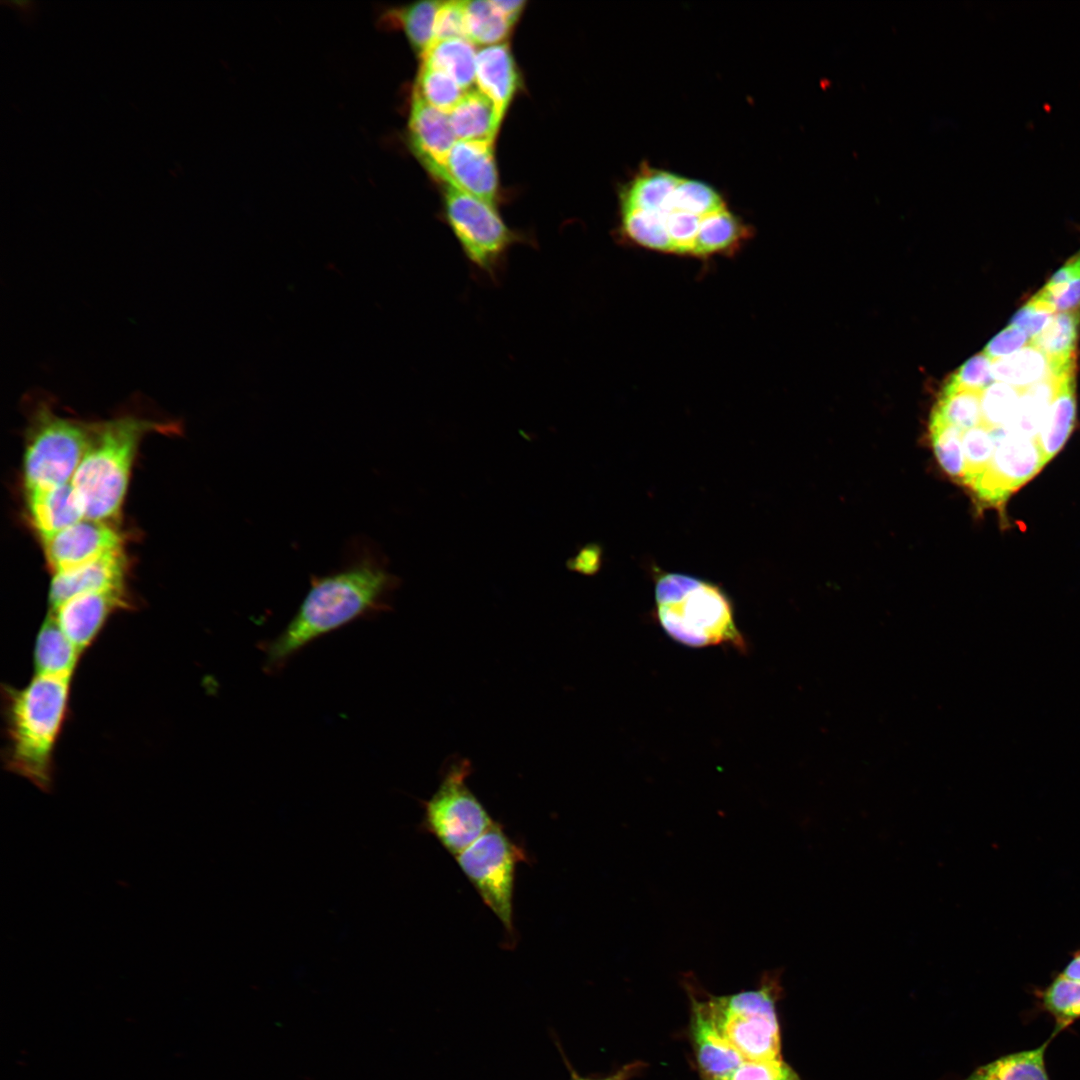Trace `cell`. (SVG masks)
Returning a JSON list of instances; mask_svg holds the SVG:
<instances>
[{
    "label": "cell",
    "mask_w": 1080,
    "mask_h": 1080,
    "mask_svg": "<svg viewBox=\"0 0 1080 1080\" xmlns=\"http://www.w3.org/2000/svg\"><path fill=\"white\" fill-rule=\"evenodd\" d=\"M399 586V577L375 544L352 542L341 567L310 578L309 590L285 628L258 644L264 672L275 675L318 638L391 610Z\"/></svg>",
    "instance_id": "6da1fadb"
},
{
    "label": "cell",
    "mask_w": 1080,
    "mask_h": 1080,
    "mask_svg": "<svg viewBox=\"0 0 1080 1080\" xmlns=\"http://www.w3.org/2000/svg\"><path fill=\"white\" fill-rule=\"evenodd\" d=\"M73 675L34 673L21 688L1 689L3 762L43 792L53 786L54 752L69 711Z\"/></svg>",
    "instance_id": "7a4b0ae2"
},
{
    "label": "cell",
    "mask_w": 1080,
    "mask_h": 1080,
    "mask_svg": "<svg viewBox=\"0 0 1080 1080\" xmlns=\"http://www.w3.org/2000/svg\"><path fill=\"white\" fill-rule=\"evenodd\" d=\"M175 429V424L135 414L97 422L90 445L71 479L85 518L108 523L116 520L141 440L151 432Z\"/></svg>",
    "instance_id": "3957f363"
},
{
    "label": "cell",
    "mask_w": 1080,
    "mask_h": 1080,
    "mask_svg": "<svg viewBox=\"0 0 1080 1080\" xmlns=\"http://www.w3.org/2000/svg\"><path fill=\"white\" fill-rule=\"evenodd\" d=\"M656 617L675 641L692 648H745L731 600L720 585L688 574L655 570Z\"/></svg>",
    "instance_id": "277c9868"
},
{
    "label": "cell",
    "mask_w": 1080,
    "mask_h": 1080,
    "mask_svg": "<svg viewBox=\"0 0 1080 1080\" xmlns=\"http://www.w3.org/2000/svg\"><path fill=\"white\" fill-rule=\"evenodd\" d=\"M25 408L28 416L23 460L26 491L71 482L90 445L97 422L59 415L53 399L41 391L32 392L25 398Z\"/></svg>",
    "instance_id": "5b68a950"
},
{
    "label": "cell",
    "mask_w": 1080,
    "mask_h": 1080,
    "mask_svg": "<svg viewBox=\"0 0 1080 1080\" xmlns=\"http://www.w3.org/2000/svg\"><path fill=\"white\" fill-rule=\"evenodd\" d=\"M443 217L473 271L496 282L516 244L529 238L511 229L494 205L443 183Z\"/></svg>",
    "instance_id": "8992f818"
},
{
    "label": "cell",
    "mask_w": 1080,
    "mask_h": 1080,
    "mask_svg": "<svg viewBox=\"0 0 1080 1080\" xmlns=\"http://www.w3.org/2000/svg\"><path fill=\"white\" fill-rule=\"evenodd\" d=\"M469 760L453 761L430 799L423 802L422 830L457 856L495 822L467 785Z\"/></svg>",
    "instance_id": "52a82bcc"
},
{
    "label": "cell",
    "mask_w": 1080,
    "mask_h": 1080,
    "mask_svg": "<svg viewBox=\"0 0 1080 1080\" xmlns=\"http://www.w3.org/2000/svg\"><path fill=\"white\" fill-rule=\"evenodd\" d=\"M455 858L485 905L512 934L515 873L517 865L526 860L522 848L494 822Z\"/></svg>",
    "instance_id": "ba28073f"
},
{
    "label": "cell",
    "mask_w": 1080,
    "mask_h": 1080,
    "mask_svg": "<svg viewBox=\"0 0 1080 1080\" xmlns=\"http://www.w3.org/2000/svg\"><path fill=\"white\" fill-rule=\"evenodd\" d=\"M991 434L995 441L992 458L970 490L983 504L1000 507L1046 463L1035 439Z\"/></svg>",
    "instance_id": "9c48e42d"
},
{
    "label": "cell",
    "mask_w": 1080,
    "mask_h": 1080,
    "mask_svg": "<svg viewBox=\"0 0 1080 1080\" xmlns=\"http://www.w3.org/2000/svg\"><path fill=\"white\" fill-rule=\"evenodd\" d=\"M42 543L49 566L60 573L121 549L123 536L111 523L84 518Z\"/></svg>",
    "instance_id": "30bf717a"
},
{
    "label": "cell",
    "mask_w": 1080,
    "mask_h": 1080,
    "mask_svg": "<svg viewBox=\"0 0 1080 1080\" xmlns=\"http://www.w3.org/2000/svg\"><path fill=\"white\" fill-rule=\"evenodd\" d=\"M131 606L125 587L82 594L50 609L64 635L83 654L101 633L109 617Z\"/></svg>",
    "instance_id": "8fae6325"
},
{
    "label": "cell",
    "mask_w": 1080,
    "mask_h": 1080,
    "mask_svg": "<svg viewBox=\"0 0 1080 1080\" xmlns=\"http://www.w3.org/2000/svg\"><path fill=\"white\" fill-rule=\"evenodd\" d=\"M719 1030L745 1061L781 1059L777 1013H732L704 1000Z\"/></svg>",
    "instance_id": "7c38bea8"
},
{
    "label": "cell",
    "mask_w": 1080,
    "mask_h": 1080,
    "mask_svg": "<svg viewBox=\"0 0 1080 1080\" xmlns=\"http://www.w3.org/2000/svg\"><path fill=\"white\" fill-rule=\"evenodd\" d=\"M492 142L457 140L450 150L439 181L495 206L498 174Z\"/></svg>",
    "instance_id": "4fadbf2b"
},
{
    "label": "cell",
    "mask_w": 1080,
    "mask_h": 1080,
    "mask_svg": "<svg viewBox=\"0 0 1080 1080\" xmlns=\"http://www.w3.org/2000/svg\"><path fill=\"white\" fill-rule=\"evenodd\" d=\"M408 132L412 151L431 175L440 180L448 154L457 141L449 115L413 92Z\"/></svg>",
    "instance_id": "5bb4252c"
},
{
    "label": "cell",
    "mask_w": 1080,
    "mask_h": 1080,
    "mask_svg": "<svg viewBox=\"0 0 1080 1080\" xmlns=\"http://www.w3.org/2000/svg\"><path fill=\"white\" fill-rule=\"evenodd\" d=\"M128 560L123 549L65 572L55 573L49 588L50 609L87 593L125 587Z\"/></svg>",
    "instance_id": "9a60e30c"
},
{
    "label": "cell",
    "mask_w": 1080,
    "mask_h": 1080,
    "mask_svg": "<svg viewBox=\"0 0 1080 1080\" xmlns=\"http://www.w3.org/2000/svg\"><path fill=\"white\" fill-rule=\"evenodd\" d=\"M691 994L690 1036L695 1058L704 1080H719L745 1060L726 1040L704 1000Z\"/></svg>",
    "instance_id": "2e32d148"
},
{
    "label": "cell",
    "mask_w": 1080,
    "mask_h": 1080,
    "mask_svg": "<svg viewBox=\"0 0 1080 1080\" xmlns=\"http://www.w3.org/2000/svg\"><path fill=\"white\" fill-rule=\"evenodd\" d=\"M27 507L41 540L85 518L82 502L71 482L48 489L27 491Z\"/></svg>",
    "instance_id": "e0dca14e"
},
{
    "label": "cell",
    "mask_w": 1080,
    "mask_h": 1080,
    "mask_svg": "<svg viewBox=\"0 0 1080 1080\" xmlns=\"http://www.w3.org/2000/svg\"><path fill=\"white\" fill-rule=\"evenodd\" d=\"M476 83L504 114L520 86V74L509 45L499 43L476 53Z\"/></svg>",
    "instance_id": "ac0fdd59"
},
{
    "label": "cell",
    "mask_w": 1080,
    "mask_h": 1080,
    "mask_svg": "<svg viewBox=\"0 0 1080 1080\" xmlns=\"http://www.w3.org/2000/svg\"><path fill=\"white\" fill-rule=\"evenodd\" d=\"M1076 418V370L1057 378L1056 390L1035 438L1045 463L1049 462L1069 438Z\"/></svg>",
    "instance_id": "d6986e66"
},
{
    "label": "cell",
    "mask_w": 1080,
    "mask_h": 1080,
    "mask_svg": "<svg viewBox=\"0 0 1080 1080\" xmlns=\"http://www.w3.org/2000/svg\"><path fill=\"white\" fill-rule=\"evenodd\" d=\"M457 140L494 143L503 116L480 89L466 91L448 114Z\"/></svg>",
    "instance_id": "ffe728a7"
},
{
    "label": "cell",
    "mask_w": 1080,
    "mask_h": 1080,
    "mask_svg": "<svg viewBox=\"0 0 1080 1080\" xmlns=\"http://www.w3.org/2000/svg\"><path fill=\"white\" fill-rule=\"evenodd\" d=\"M752 228L727 208L701 218L692 256H732L752 238Z\"/></svg>",
    "instance_id": "44dd1931"
},
{
    "label": "cell",
    "mask_w": 1080,
    "mask_h": 1080,
    "mask_svg": "<svg viewBox=\"0 0 1080 1080\" xmlns=\"http://www.w3.org/2000/svg\"><path fill=\"white\" fill-rule=\"evenodd\" d=\"M991 367L995 381L1021 390L1066 374L1046 354L1031 344L1012 355L991 360Z\"/></svg>",
    "instance_id": "7402d4cb"
},
{
    "label": "cell",
    "mask_w": 1080,
    "mask_h": 1080,
    "mask_svg": "<svg viewBox=\"0 0 1080 1080\" xmlns=\"http://www.w3.org/2000/svg\"><path fill=\"white\" fill-rule=\"evenodd\" d=\"M1053 1038L1050 1036L1036 1048L1012 1052L981 1065L963 1080H1051L1045 1053Z\"/></svg>",
    "instance_id": "603a6c76"
},
{
    "label": "cell",
    "mask_w": 1080,
    "mask_h": 1080,
    "mask_svg": "<svg viewBox=\"0 0 1080 1080\" xmlns=\"http://www.w3.org/2000/svg\"><path fill=\"white\" fill-rule=\"evenodd\" d=\"M81 656L49 614L36 637L34 673L74 675Z\"/></svg>",
    "instance_id": "cb8c5ba5"
},
{
    "label": "cell",
    "mask_w": 1080,
    "mask_h": 1080,
    "mask_svg": "<svg viewBox=\"0 0 1080 1080\" xmlns=\"http://www.w3.org/2000/svg\"><path fill=\"white\" fill-rule=\"evenodd\" d=\"M681 177L654 168H644L620 193L621 209L665 211Z\"/></svg>",
    "instance_id": "d4e9b609"
},
{
    "label": "cell",
    "mask_w": 1080,
    "mask_h": 1080,
    "mask_svg": "<svg viewBox=\"0 0 1080 1080\" xmlns=\"http://www.w3.org/2000/svg\"><path fill=\"white\" fill-rule=\"evenodd\" d=\"M476 51L467 39L433 41L422 63L447 73L465 91L476 82Z\"/></svg>",
    "instance_id": "484cf974"
},
{
    "label": "cell",
    "mask_w": 1080,
    "mask_h": 1080,
    "mask_svg": "<svg viewBox=\"0 0 1080 1080\" xmlns=\"http://www.w3.org/2000/svg\"><path fill=\"white\" fill-rule=\"evenodd\" d=\"M1038 1008L1054 1019L1055 1037L1080 1019V981L1056 973L1051 981L1033 990Z\"/></svg>",
    "instance_id": "4316f807"
},
{
    "label": "cell",
    "mask_w": 1080,
    "mask_h": 1080,
    "mask_svg": "<svg viewBox=\"0 0 1080 1080\" xmlns=\"http://www.w3.org/2000/svg\"><path fill=\"white\" fill-rule=\"evenodd\" d=\"M1057 378L1023 389L1011 420L1003 428L990 432L1035 439L1055 394Z\"/></svg>",
    "instance_id": "83f0119b"
},
{
    "label": "cell",
    "mask_w": 1080,
    "mask_h": 1080,
    "mask_svg": "<svg viewBox=\"0 0 1080 1080\" xmlns=\"http://www.w3.org/2000/svg\"><path fill=\"white\" fill-rule=\"evenodd\" d=\"M1080 332V312L1055 313L1049 324L1030 344L1060 366L1076 364Z\"/></svg>",
    "instance_id": "f1b7e54d"
},
{
    "label": "cell",
    "mask_w": 1080,
    "mask_h": 1080,
    "mask_svg": "<svg viewBox=\"0 0 1080 1080\" xmlns=\"http://www.w3.org/2000/svg\"><path fill=\"white\" fill-rule=\"evenodd\" d=\"M619 233L624 240L642 248L672 253L666 227V213L643 209H621Z\"/></svg>",
    "instance_id": "f546056e"
},
{
    "label": "cell",
    "mask_w": 1080,
    "mask_h": 1080,
    "mask_svg": "<svg viewBox=\"0 0 1080 1080\" xmlns=\"http://www.w3.org/2000/svg\"><path fill=\"white\" fill-rule=\"evenodd\" d=\"M466 39L472 44L495 45L507 38L512 25L492 1H463Z\"/></svg>",
    "instance_id": "4dcf8cb0"
},
{
    "label": "cell",
    "mask_w": 1080,
    "mask_h": 1080,
    "mask_svg": "<svg viewBox=\"0 0 1080 1080\" xmlns=\"http://www.w3.org/2000/svg\"><path fill=\"white\" fill-rule=\"evenodd\" d=\"M979 392L980 422L977 426L989 431L1006 426L1016 411L1022 390L994 381Z\"/></svg>",
    "instance_id": "1f68e13d"
},
{
    "label": "cell",
    "mask_w": 1080,
    "mask_h": 1080,
    "mask_svg": "<svg viewBox=\"0 0 1080 1080\" xmlns=\"http://www.w3.org/2000/svg\"><path fill=\"white\" fill-rule=\"evenodd\" d=\"M414 93L431 106L449 114L466 91L447 73L421 63Z\"/></svg>",
    "instance_id": "d6a6232c"
},
{
    "label": "cell",
    "mask_w": 1080,
    "mask_h": 1080,
    "mask_svg": "<svg viewBox=\"0 0 1080 1080\" xmlns=\"http://www.w3.org/2000/svg\"><path fill=\"white\" fill-rule=\"evenodd\" d=\"M725 208L724 200L711 186L681 178L666 204L664 213L679 210L702 218Z\"/></svg>",
    "instance_id": "836d02e7"
},
{
    "label": "cell",
    "mask_w": 1080,
    "mask_h": 1080,
    "mask_svg": "<svg viewBox=\"0 0 1080 1080\" xmlns=\"http://www.w3.org/2000/svg\"><path fill=\"white\" fill-rule=\"evenodd\" d=\"M440 3V1H421L398 9L393 14L406 33L411 46L420 56L434 41V24Z\"/></svg>",
    "instance_id": "e575fe53"
},
{
    "label": "cell",
    "mask_w": 1080,
    "mask_h": 1080,
    "mask_svg": "<svg viewBox=\"0 0 1080 1080\" xmlns=\"http://www.w3.org/2000/svg\"><path fill=\"white\" fill-rule=\"evenodd\" d=\"M700 220L697 215L679 210L666 214V227L673 254L692 256Z\"/></svg>",
    "instance_id": "d590c367"
},
{
    "label": "cell",
    "mask_w": 1080,
    "mask_h": 1080,
    "mask_svg": "<svg viewBox=\"0 0 1080 1080\" xmlns=\"http://www.w3.org/2000/svg\"><path fill=\"white\" fill-rule=\"evenodd\" d=\"M719 1080H801L783 1059L744 1061Z\"/></svg>",
    "instance_id": "8d00e7d4"
},
{
    "label": "cell",
    "mask_w": 1080,
    "mask_h": 1080,
    "mask_svg": "<svg viewBox=\"0 0 1080 1080\" xmlns=\"http://www.w3.org/2000/svg\"><path fill=\"white\" fill-rule=\"evenodd\" d=\"M1054 315V310L1045 301L1033 295L1012 316L1010 325L1021 329L1032 339L1049 324Z\"/></svg>",
    "instance_id": "74e56055"
},
{
    "label": "cell",
    "mask_w": 1080,
    "mask_h": 1080,
    "mask_svg": "<svg viewBox=\"0 0 1080 1080\" xmlns=\"http://www.w3.org/2000/svg\"><path fill=\"white\" fill-rule=\"evenodd\" d=\"M466 39L463 1H443L434 24V41Z\"/></svg>",
    "instance_id": "f35d334b"
},
{
    "label": "cell",
    "mask_w": 1080,
    "mask_h": 1080,
    "mask_svg": "<svg viewBox=\"0 0 1080 1080\" xmlns=\"http://www.w3.org/2000/svg\"><path fill=\"white\" fill-rule=\"evenodd\" d=\"M950 381L966 389H984L995 381L990 358L984 352L973 356L953 374Z\"/></svg>",
    "instance_id": "ab89813d"
},
{
    "label": "cell",
    "mask_w": 1080,
    "mask_h": 1080,
    "mask_svg": "<svg viewBox=\"0 0 1080 1080\" xmlns=\"http://www.w3.org/2000/svg\"><path fill=\"white\" fill-rule=\"evenodd\" d=\"M1035 295L1055 313L1080 312V279L1057 286H1044Z\"/></svg>",
    "instance_id": "60d3db41"
},
{
    "label": "cell",
    "mask_w": 1080,
    "mask_h": 1080,
    "mask_svg": "<svg viewBox=\"0 0 1080 1080\" xmlns=\"http://www.w3.org/2000/svg\"><path fill=\"white\" fill-rule=\"evenodd\" d=\"M1031 338L1021 329L1009 325L992 338L984 349V353L991 359L996 360L1007 357L1029 345Z\"/></svg>",
    "instance_id": "b9f144b4"
},
{
    "label": "cell",
    "mask_w": 1080,
    "mask_h": 1080,
    "mask_svg": "<svg viewBox=\"0 0 1080 1080\" xmlns=\"http://www.w3.org/2000/svg\"><path fill=\"white\" fill-rule=\"evenodd\" d=\"M602 551L598 544H588L581 548L578 553L568 560L570 570L584 575H593L601 567Z\"/></svg>",
    "instance_id": "7bdbcfd3"
},
{
    "label": "cell",
    "mask_w": 1080,
    "mask_h": 1080,
    "mask_svg": "<svg viewBox=\"0 0 1080 1080\" xmlns=\"http://www.w3.org/2000/svg\"><path fill=\"white\" fill-rule=\"evenodd\" d=\"M1080 279V253L1071 257L1046 282L1045 286H1057Z\"/></svg>",
    "instance_id": "ee69618b"
},
{
    "label": "cell",
    "mask_w": 1080,
    "mask_h": 1080,
    "mask_svg": "<svg viewBox=\"0 0 1080 1080\" xmlns=\"http://www.w3.org/2000/svg\"><path fill=\"white\" fill-rule=\"evenodd\" d=\"M492 3L511 25H514L526 4L523 0H492Z\"/></svg>",
    "instance_id": "f6af8a7d"
},
{
    "label": "cell",
    "mask_w": 1080,
    "mask_h": 1080,
    "mask_svg": "<svg viewBox=\"0 0 1080 1080\" xmlns=\"http://www.w3.org/2000/svg\"><path fill=\"white\" fill-rule=\"evenodd\" d=\"M642 1066L643 1064L640 1062L630 1063L622 1066L613 1074L602 1078H584L579 1076L574 1071H571V1076L574 1080H629L641 1069Z\"/></svg>",
    "instance_id": "bcb514c9"
},
{
    "label": "cell",
    "mask_w": 1080,
    "mask_h": 1080,
    "mask_svg": "<svg viewBox=\"0 0 1080 1080\" xmlns=\"http://www.w3.org/2000/svg\"><path fill=\"white\" fill-rule=\"evenodd\" d=\"M1064 977L1080 981V948L1070 953V958L1058 972Z\"/></svg>",
    "instance_id": "7dc6e473"
},
{
    "label": "cell",
    "mask_w": 1080,
    "mask_h": 1080,
    "mask_svg": "<svg viewBox=\"0 0 1080 1080\" xmlns=\"http://www.w3.org/2000/svg\"><path fill=\"white\" fill-rule=\"evenodd\" d=\"M571 1080H574L573 1078Z\"/></svg>",
    "instance_id": "c3c4849f"
}]
</instances>
